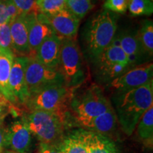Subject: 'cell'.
Returning <instances> with one entry per match:
<instances>
[{
  "label": "cell",
  "instance_id": "6da1fadb",
  "mask_svg": "<svg viewBox=\"0 0 153 153\" xmlns=\"http://www.w3.org/2000/svg\"><path fill=\"white\" fill-rule=\"evenodd\" d=\"M113 101L118 123L126 135H131L143 115L153 106V81L126 92H116Z\"/></svg>",
  "mask_w": 153,
  "mask_h": 153
},
{
  "label": "cell",
  "instance_id": "7a4b0ae2",
  "mask_svg": "<svg viewBox=\"0 0 153 153\" xmlns=\"http://www.w3.org/2000/svg\"><path fill=\"white\" fill-rule=\"evenodd\" d=\"M116 14L103 9L86 23L82 31L85 57L93 63L110 45L117 30Z\"/></svg>",
  "mask_w": 153,
  "mask_h": 153
},
{
  "label": "cell",
  "instance_id": "3957f363",
  "mask_svg": "<svg viewBox=\"0 0 153 153\" xmlns=\"http://www.w3.org/2000/svg\"><path fill=\"white\" fill-rule=\"evenodd\" d=\"M74 89L64 84L51 86L30 96L25 104L29 111L41 110L57 115L68 123V116Z\"/></svg>",
  "mask_w": 153,
  "mask_h": 153
},
{
  "label": "cell",
  "instance_id": "277c9868",
  "mask_svg": "<svg viewBox=\"0 0 153 153\" xmlns=\"http://www.w3.org/2000/svg\"><path fill=\"white\" fill-rule=\"evenodd\" d=\"M58 70L65 85L76 89L87 79V72L85 55L75 39L62 38Z\"/></svg>",
  "mask_w": 153,
  "mask_h": 153
},
{
  "label": "cell",
  "instance_id": "5b68a950",
  "mask_svg": "<svg viewBox=\"0 0 153 153\" xmlns=\"http://www.w3.org/2000/svg\"><path fill=\"white\" fill-rule=\"evenodd\" d=\"M29 111L22 120L32 135L40 143L60 145L65 137V122L53 113L41 110Z\"/></svg>",
  "mask_w": 153,
  "mask_h": 153
},
{
  "label": "cell",
  "instance_id": "8992f818",
  "mask_svg": "<svg viewBox=\"0 0 153 153\" xmlns=\"http://www.w3.org/2000/svg\"><path fill=\"white\" fill-rule=\"evenodd\" d=\"M111 107V101L97 84H92L77 95L74 91L70 103L74 120L97 117Z\"/></svg>",
  "mask_w": 153,
  "mask_h": 153
},
{
  "label": "cell",
  "instance_id": "52a82bcc",
  "mask_svg": "<svg viewBox=\"0 0 153 153\" xmlns=\"http://www.w3.org/2000/svg\"><path fill=\"white\" fill-rule=\"evenodd\" d=\"M25 79L29 97L51 86L65 85L62 74L57 69L43 65L34 57H28Z\"/></svg>",
  "mask_w": 153,
  "mask_h": 153
},
{
  "label": "cell",
  "instance_id": "ba28073f",
  "mask_svg": "<svg viewBox=\"0 0 153 153\" xmlns=\"http://www.w3.org/2000/svg\"><path fill=\"white\" fill-rule=\"evenodd\" d=\"M153 65L148 62L134 67L113 80L110 87L117 93L126 92L140 87L153 81Z\"/></svg>",
  "mask_w": 153,
  "mask_h": 153
},
{
  "label": "cell",
  "instance_id": "9c48e42d",
  "mask_svg": "<svg viewBox=\"0 0 153 153\" xmlns=\"http://www.w3.org/2000/svg\"><path fill=\"white\" fill-rule=\"evenodd\" d=\"M26 16L28 19L29 46L28 57H35L36 51L41 44L55 33L42 13L30 12L26 14Z\"/></svg>",
  "mask_w": 153,
  "mask_h": 153
},
{
  "label": "cell",
  "instance_id": "30bf717a",
  "mask_svg": "<svg viewBox=\"0 0 153 153\" xmlns=\"http://www.w3.org/2000/svg\"><path fill=\"white\" fill-rule=\"evenodd\" d=\"M32 143V134L22 119L13 123L4 132V148L19 153H28Z\"/></svg>",
  "mask_w": 153,
  "mask_h": 153
},
{
  "label": "cell",
  "instance_id": "8fae6325",
  "mask_svg": "<svg viewBox=\"0 0 153 153\" xmlns=\"http://www.w3.org/2000/svg\"><path fill=\"white\" fill-rule=\"evenodd\" d=\"M27 61L28 57L16 56L11 65L9 86L16 104H25L29 98V94L28 92L25 79V71Z\"/></svg>",
  "mask_w": 153,
  "mask_h": 153
},
{
  "label": "cell",
  "instance_id": "7c38bea8",
  "mask_svg": "<svg viewBox=\"0 0 153 153\" xmlns=\"http://www.w3.org/2000/svg\"><path fill=\"white\" fill-rule=\"evenodd\" d=\"M116 38L123 52L127 55L132 68L148 63L151 57L145 53L137 37V31L126 30Z\"/></svg>",
  "mask_w": 153,
  "mask_h": 153
},
{
  "label": "cell",
  "instance_id": "4fadbf2b",
  "mask_svg": "<svg viewBox=\"0 0 153 153\" xmlns=\"http://www.w3.org/2000/svg\"><path fill=\"white\" fill-rule=\"evenodd\" d=\"M44 16L57 36L62 38L75 39L79 27L80 19L70 11L65 9L55 14H44Z\"/></svg>",
  "mask_w": 153,
  "mask_h": 153
},
{
  "label": "cell",
  "instance_id": "5bb4252c",
  "mask_svg": "<svg viewBox=\"0 0 153 153\" xmlns=\"http://www.w3.org/2000/svg\"><path fill=\"white\" fill-rule=\"evenodd\" d=\"M76 126L80 128L100 133L109 137L116 131L118 119L114 107L110 108L104 114L94 118L74 120Z\"/></svg>",
  "mask_w": 153,
  "mask_h": 153
},
{
  "label": "cell",
  "instance_id": "9a60e30c",
  "mask_svg": "<svg viewBox=\"0 0 153 153\" xmlns=\"http://www.w3.org/2000/svg\"><path fill=\"white\" fill-rule=\"evenodd\" d=\"M10 31L14 55L29 56L28 19L26 14H20L10 22Z\"/></svg>",
  "mask_w": 153,
  "mask_h": 153
},
{
  "label": "cell",
  "instance_id": "2e32d148",
  "mask_svg": "<svg viewBox=\"0 0 153 153\" xmlns=\"http://www.w3.org/2000/svg\"><path fill=\"white\" fill-rule=\"evenodd\" d=\"M62 38L53 34L41 44L35 57L43 65L58 70Z\"/></svg>",
  "mask_w": 153,
  "mask_h": 153
},
{
  "label": "cell",
  "instance_id": "e0dca14e",
  "mask_svg": "<svg viewBox=\"0 0 153 153\" xmlns=\"http://www.w3.org/2000/svg\"><path fill=\"white\" fill-rule=\"evenodd\" d=\"M87 153H118L115 143L109 137L96 132L80 128Z\"/></svg>",
  "mask_w": 153,
  "mask_h": 153
},
{
  "label": "cell",
  "instance_id": "ac0fdd59",
  "mask_svg": "<svg viewBox=\"0 0 153 153\" xmlns=\"http://www.w3.org/2000/svg\"><path fill=\"white\" fill-rule=\"evenodd\" d=\"M15 57L14 55L0 51V91L14 105L16 104V101L9 89V78Z\"/></svg>",
  "mask_w": 153,
  "mask_h": 153
},
{
  "label": "cell",
  "instance_id": "d6986e66",
  "mask_svg": "<svg viewBox=\"0 0 153 153\" xmlns=\"http://www.w3.org/2000/svg\"><path fill=\"white\" fill-rule=\"evenodd\" d=\"M136 135L146 148L153 146V106L143 115L136 126Z\"/></svg>",
  "mask_w": 153,
  "mask_h": 153
},
{
  "label": "cell",
  "instance_id": "ffe728a7",
  "mask_svg": "<svg viewBox=\"0 0 153 153\" xmlns=\"http://www.w3.org/2000/svg\"><path fill=\"white\" fill-rule=\"evenodd\" d=\"M60 147L63 153H87L80 128L65 135Z\"/></svg>",
  "mask_w": 153,
  "mask_h": 153
},
{
  "label": "cell",
  "instance_id": "44dd1931",
  "mask_svg": "<svg viewBox=\"0 0 153 153\" xmlns=\"http://www.w3.org/2000/svg\"><path fill=\"white\" fill-rule=\"evenodd\" d=\"M137 37L143 48L148 56L153 55V22L150 19H145L137 31Z\"/></svg>",
  "mask_w": 153,
  "mask_h": 153
},
{
  "label": "cell",
  "instance_id": "7402d4cb",
  "mask_svg": "<svg viewBox=\"0 0 153 153\" xmlns=\"http://www.w3.org/2000/svg\"><path fill=\"white\" fill-rule=\"evenodd\" d=\"M93 7L91 0H66V9L80 20L93 9Z\"/></svg>",
  "mask_w": 153,
  "mask_h": 153
},
{
  "label": "cell",
  "instance_id": "603a6c76",
  "mask_svg": "<svg viewBox=\"0 0 153 153\" xmlns=\"http://www.w3.org/2000/svg\"><path fill=\"white\" fill-rule=\"evenodd\" d=\"M128 9L133 17L150 16L153 13L152 0H130Z\"/></svg>",
  "mask_w": 153,
  "mask_h": 153
},
{
  "label": "cell",
  "instance_id": "cb8c5ba5",
  "mask_svg": "<svg viewBox=\"0 0 153 153\" xmlns=\"http://www.w3.org/2000/svg\"><path fill=\"white\" fill-rule=\"evenodd\" d=\"M37 6L42 14L52 15L66 9V0H38Z\"/></svg>",
  "mask_w": 153,
  "mask_h": 153
},
{
  "label": "cell",
  "instance_id": "d4e9b609",
  "mask_svg": "<svg viewBox=\"0 0 153 153\" xmlns=\"http://www.w3.org/2000/svg\"><path fill=\"white\" fill-rule=\"evenodd\" d=\"M0 51L9 54L14 55L11 41L10 23L0 25Z\"/></svg>",
  "mask_w": 153,
  "mask_h": 153
},
{
  "label": "cell",
  "instance_id": "484cf974",
  "mask_svg": "<svg viewBox=\"0 0 153 153\" xmlns=\"http://www.w3.org/2000/svg\"><path fill=\"white\" fill-rule=\"evenodd\" d=\"M130 0H106L103 9L114 14H124L127 11Z\"/></svg>",
  "mask_w": 153,
  "mask_h": 153
},
{
  "label": "cell",
  "instance_id": "4316f807",
  "mask_svg": "<svg viewBox=\"0 0 153 153\" xmlns=\"http://www.w3.org/2000/svg\"><path fill=\"white\" fill-rule=\"evenodd\" d=\"M18 9L20 14H26L30 12L40 13L37 6L38 0H12Z\"/></svg>",
  "mask_w": 153,
  "mask_h": 153
},
{
  "label": "cell",
  "instance_id": "83f0119b",
  "mask_svg": "<svg viewBox=\"0 0 153 153\" xmlns=\"http://www.w3.org/2000/svg\"><path fill=\"white\" fill-rule=\"evenodd\" d=\"M17 111L14 105L11 103L8 99L0 93V121H2L6 116L9 114L17 115Z\"/></svg>",
  "mask_w": 153,
  "mask_h": 153
},
{
  "label": "cell",
  "instance_id": "f1b7e54d",
  "mask_svg": "<svg viewBox=\"0 0 153 153\" xmlns=\"http://www.w3.org/2000/svg\"><path fill=\"white\" fill-rule=\"evenodd\" d=\"M11 19L7 6V0H0V25L10 23Z\"/></svg>",
  "mask_w": 153,
  "mask_h": 153
},
{
  "label": "cell",
  "instance_id": "f546056e",
  "mask_svg": "<svg viewBox=\"0 0 153 153\" xmlns=\"http://www.w3.org/2000/svg\"><path fill=\"white\" fill-rule=\"evenodd\" d=\"M37 153H63V152L61 150L60 145H51L40 143Z\"/></svg>",
  "mask_w": 153,
  "mask_h": 153
},
{
  "label": "cell",
  "instance_id": "4dcf8cb0",
  "mask_svg": "<svg viewBox=\"0 0 153 153\" xmlns=\"http://www.w3.org/2000/svg\"><path fill=\"white\" fill-rule=\"evenodd\" d=\"M4 132L5 129L4 128L2 121H0V153H4Z\"/></svg>",
  "mask_w": 153,
  "mask_h": 153
},
{
  "label": "cell",
  "instance_id": "1f68e13d",
  "mask_svg": "<svg viewBox=\"0 0 153 153\" xmlns=\"http://www.w3.org/2000/svg\"><path fill=\"white\" fill-rule=\"evenodd\" d=\"M5 153H19V152H12V151L8 150V151H7V152H5Z\"/></svg>",
  "mask_w": 153,
  "mask_h": 153
},
{
  "label": "cell",
  "instance_id": "d6a6232c",
  "mask_svg": "<svg viewBox=\"0 0 153 153\" xmlns=\"http://www.w3.org/2000/svg\"><path fill=\"white\" fill-rule=\"evenodd\" d=\"M91 2H94V1H99V0H91Z\"/></svg>",
  "mask_w": 153,
  "mask_h": 153
},
{
  "label": "cell",
  "instance_id": "836d02e7",
  "mask_svg": "<svg viewBox=\"0 0 153 153\" xmlns=\"http://www.w3.org/2000/svg\"><path fill=\"white\" fill-rule=\"evenodd\" d=\"M0 93H1V91H0Z\"/></svg>",
  "mask_w": 153,
  "mask_h": 153
}]
</instances>
